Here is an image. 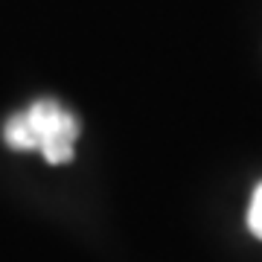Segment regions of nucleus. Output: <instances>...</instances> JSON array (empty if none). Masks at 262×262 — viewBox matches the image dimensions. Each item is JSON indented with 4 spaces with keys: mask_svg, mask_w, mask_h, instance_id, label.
I'll use <instances>...</instances> for the list:
<instances>
[{
    "mask_svg": "<svg viewBox=\"0 0 262 262\" xmlns=\"http://www.w3.org/2000/svg\"><path fill=\"white\" fill-rule=\"evenodd\" d=\"M79 117L70 114L56 99H38L29 108L12 114L3 125V140L15 151H41L47 163L73 160V146L79 140Z\"/></svg>",
    "mask_w": 262,
    "mask_h": 262,
    "instance_id": "1",
    "label": "nucleus"
},
{
    "mask_svg": "<svg viewBox=\"0 0 262 262\" xmlns=\"http://www.w3.org/2000/svg\"><path fill=\"white\" fill-rule=\"evenodd\" d=\"M248 230L256 239H262V184H256L251 195V207H248Z\"/></svg>",
    "mask_w": 262,
    "mask_h": 262,
    "instance_id": "2",
    "label": "nucleus"
}]
</instances>
